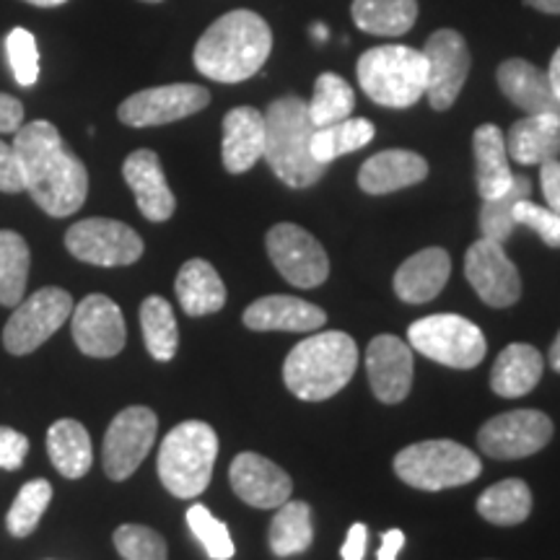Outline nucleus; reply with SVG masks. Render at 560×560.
Masks as SVG:
<instances>
[{
    "label": "nucleus",
    "instance_id": "5",
    "mask_svg": "<svg viewBox=\"0 0 560 560\" xmlns=\"http://www.w3.org/2000/svg\"><path fill=\"white\" fill-rule=\"evenodd\" d=\"M359 86L371 102L389 109H408L425 96L429 66L420 50L405 45L371 47L355 66Z\"/></svg>",
    "mask_w": 560,
    "mask_h": 560
},
{
    "label": "nucleus",
    "instance_id": "16",
    "mask_svg": "<svg viewBox=\"0 0 560 560\" xmlns=\"http://www.w3.org/2000/svg\"><path fill=\"white\" fill-rule=\"evenodd\" d=\"M465 276L475 293L493 310H506L522 296L520 270L509 260L503 244L486 240V236L467 249Z\"/></svg>",
    "mask_w": 560,
    "mask_h": 560
},
{
    "label": "nucleus",
    "instance_id": "27",
    "mask_svg": "<svg viewBox=\"0 0 560 560\" xmlns=\"http://www.w3.org/2000/svg\"><path fill=\"white\" fill-rule=\"evenodd\" d=\"M509 156L522 166H540L560 156V115H524L511 125Z\"/></svg>",
    "mask_w": 560,
    "mask_h": 560
},
{
    "label": "nucleus",
    "instance_id": "11",
    "mask_svg": "<svg viewBox=\"0 0 560 560\" xmlns=\"http://www.w3.org/2000/svg\"><path fill=\"white\" fill-rule=\"evenodd\" d=\"M156 431L159 418L151 408L136 405V408L117 412L102 446L104 472L112 480H128L140 467V462L149 457L153 441H156Z\"/></svg>",
    "mask_w": 560,
    "mask_h": 560
},
{
    "label": "nucleus",
    "instance_id": "12",
    "mask_svg": "<svg viewBox=\"0 0 560 560\" xmlns=\"http://www.w3.org/2000/svg\"><path fill=\"white\" fill-rule=\"evenodd\" d=\"M268 255L280 276L296 289H317L330 276L325 247L296 223H278L268 231Z\"/></svg>",
    "mask_w": 560,
    "mask_h": 560
},
{
    "label": "nucleus",
    "instance_id": "47",
    "mask_svg": "<svg viewBox=\"0 0 560 560\" xmlns=\"http://www.w3.org/2000/svg\"><path fill=\"white\" fill-rule=\"evenodd\" d=\"M24 122V107L16 96L0 94V132H16Z\"/></svg>",
    "mask_w": 560,
    "mask_h": 560
},
{
    "label": "nucleus",
    "instance_id": "38",
    "mask_svg": "<svg viewBox=\"0 0 560 560\" xmlns=\"http://www.w3.org/2000/svg\"><path fill=\"white\" fill-rule=\"evenodd\" d=\"M532 182L529 177H514V185L509 187L501 198L482 200L480 208V231L486 240H493L499 244H506L509 236L514 234V206L524 198H529Z\"/></svg>",
    "mask_w": 560,
    "mask_h": 560
},
{
    "label": "nucleus",
    "instance_id": "9",
    "mask_svg": "<svg viewBox=\"0 0 560 560\" xmlns=\"http://www.w3.org/2000/svg\"><path fill=\"white\" fill-rule=\"evenodd\" d=\"M70 314H73V299L68 291L55 289H39L16 304V312L5 322L3 330V346L13 355L34 353L42 342H47L55 332L66 325Z\"/></svg>",
    "mask_w": 560,
    "mask_h": 560
},
{
    "label": "nucleus",
    "instance_id": "31",
    "mask_svg": "<svg viewBox=\"0 0 560 560\" xmlns=\"http://www.w3.org/2000/svg\"><path fill=\"white\" fill-rule=\"evenodd\" d=\"M355 26L374 37H402L418 19V0H353Z\"/></svg>",
    "mask_w": 560,
    "mask_h": 560
},
{
    "label": "nucleus",
    "instance_id": "50",
    "mask_svg": "<svg viewBox=\"0 0 560 560\" xmlns=\"http://www.w3.org/2000/svg\"><path fill=\"white\" fill-rule=\"evenodd\" d=\"M548 79H550V86H552V91H556V96H558V102H560V47H558L556 55H552V60H550Z\"/></svg>",
    "mask_w": 560,
    "mask_h": 560
},
{
    "label": "nucleus",
    "instance_id": "6",
    "mask_svg": "<svg viewBox=\"0 0 560 560\" xmlns=\"http://www.w3.org/2000/svg\"><path fill=\"white\" fill-rule=\"evenodd\" d=\"M219 436L202 420H185L166 433L159 450V478L177 499H198L213 478Z\"/></svg>",
    "mask_w": 560,
    "mask_h": 560
},
{
    "label": "nucleus",
    "instance_id": "54",
    "mask_svg": "<svg viewBox=\"0 0 560 560\" xmlns=\"http://www.w3.org/2000/svg\"><path fill=\"white\" fill-rule=\"evenodd\" d=\"M312 34H314V37L325 39V37H327V30H325V26H314V30H312Z\"/></svg>",
    "mask_w": 560,
    "mask_h": 560
},
{
    "label": "nucleus",
    "instance_id": "1",
    "mask_svg": "<svg viewBox=\"0 0 560 560\" xmlns=\"http://www.w3.org/2000/svg\"><path fill=\"white\" fill-rule=\"evenodd\" d=\"M24 190L52 219L75 213L89 195V172L47 120L21 125L13 140Z\"/></svg>",
    "mask_w": 560,
    "mask_h": 560
},
{
    "label": "nucleus",
    "instance_id": "20",
    "mask_svg": "<svg viewBox=\"0 0 560 560\" xmlns=\"http://www.w3.org/2000/svg\"><path fill=\"white\" fill-rule=\"evenodd\" d=\"M122 177L128 182L132 195H136L140 213L145 219L153 223L172 219L177 200H174V192L164 177L156 153L149 149L132 151L122 164Z\"/></svg>",
    "mask_w": 560,
    "mask_h": 560
},
{
    "label": "nucleus",
    "instance_id": "19",
    "mask_svg": "<svg viewBox=\"0 0 560 560\" xmlns=\"http://www.w3.org/2000/svg\"><path fill=\"white\" fill-rule=\"evenodd\" d=\"M369 384L382 402L395 405L410 395L412 350L395 335H380L366 348Z\"/></svg>",
    "mask_w": 560,
    "mask_h": 560
},
{
    "label": "nucleus",
    "instance_id": "8",
    "mask_svg": "<svg viewBox=\"0 0 560 560\" xmlns=\"http://www.w3.org/2000/svg\"><path fill=\"white\" fill-rule=\"evenodd\" d=\"M408 340L420 355L450 369H475L488 350L480 327L459 314H431L412 322Z\"/></svg>",
    "mask_w": 560,
    "mask_h": 560
},
{
    "label": "nucleus",
    "instance_id": "17",
    "mask_svg": "<svg viewBox=\"0 0 560 560\" xmlns=\"http://www.w3.org/2000/svg\"><path fill=\"white\" fill-rule=\"evenodd\" d=\"M70 327H73L75 346L91 359H112L120 353L128 340V327H125L120 306L104 293H91L79 306H73Z\"/></svg>",
    "mask_w": 560,
    "mask_h": 560
},
{
    "label": "nucleus",
    "instance_id": "15",
    "mask_svg": "<svg viewBox=\"0 0 560 560\" xmlns=\"http://www.w3.org/2000/svg\"><path fill=\"white\" fill-rule=\"evenodd\" d=\"M425 66H429V79H425V96L436 112L452 109L457 102L467 75H470V50L459 32L439 30L433 32L423 50Z\"/></svg>",
    "mask_w": 560,
    "mask_h": 560
},
{
    "label": "nucleus",
    "instance_id": "13",
    "mask_svg": "<svg viewBox=\"0 0 560 560\" xmlns=\"http://www.w3.org/2000/svg\"><path fill=\"white\" fill-rule=\"evenodd\" d=\"M208 104V89L198 83H170V86L145 89L128 96L117 109V117L130 128H156V125H170L198 115Z\"/></svg>",
    "mask_w": 560,
    "mask_h": 560
},
{
    "label": "nucleus",
    "instance_id": "25",
    "mask_svg": "<svg viewBox=\"0 0 560 560\" xmlns=\"http://www.w3.org/2000/svg\"><path fill=\"white\" fill-rule=\"evenodd\" d=\"M452 260L441 247L420 249L395 272V293L405 304H429L444 291Z\"/></svg>",
    "mask_w": 560,
    "mask_h": 560
},
{
    "label": "nucleus",
    "instance_id": "51",
    "mask_svg": "<svg viewBox=\"0 0 560 560\" xmlns=\"http://www.w3.org/2000/svg\"><path fill=\"white\" fill-rule=\"evenodd\" d=\"M524 3L542 13H560V0H524Z\"/></svg>",
    "mask_w": 560,
    "mask_h": 560
},
{
    "label": "nucleus",
    "instance_id": "2",
    "mask_svg": "<svg viewBox=\"0 0 560 560\" xmlns=\"http://www.w3.org/2000/svg\"><path fill=\"white\" fill-rule=\"evenodd\" d=\"M272 50V32L260 13L231 11L208 26L195 45V68L210 81L242 83L260 73Z\"/></svg>",
    "mask_w": 560,
    "mask_h": 560
},
{
    "label": "nucleus",
    "instance_id": "4",
    "mask_svg": "<svg viewBox=\"0 0 560 560\" xmlns=\"http://www.w3.org/2000/svg\"><path fill=\"white\" fill-rule=\"evenodd\" d=\"M359 348L348 332H314L291 350L283 363V382L299 400L322 402L353 380Z\"/></svg>",
    "mask_w": 560,
    "mask_h": 560
},
{
    "label": "nucleus",
    "instance_id": "39",
    "mask_svg": "<svg viewBox=\"0 0 560 560\" xmlns=\"http://www.w3.org/2000/svg\"><path fill=\"white\" fill-rule=\"evenodd\" d=\"M52 501V486L47 480H30L19 490L16 501L11 503L9 514H5V527L13 537H30L42 516H45L47 506Z\"/></svg>",
    "mask_w": 560,
    "mask_h": 560
},
{
    "label": "nucleus",
    "instance_id": "55",
    "mask_svg": "<svg viewBox=\"0 0 560 560\" xmlns=\"http://www.w3.org/2000/svg\"><path fill=\"white\" fill-rule=\"evenodd\" d=\"M143 3H161V0H143Z\"/></svg>",
    "mask_w": 560,
    "mask_h": 560
},
{
    "label": "nucleus",
    "instance_id": "24",
    "mask_svg": "<svg viewBox=\"0 0 560 560\" xmlns=\"http://www.w3.org/2000/svg\"><path fill=\"white\" fill-rule=\"evenodd\" d=\"M429 177V161L420 153L392 149L371 156L359 172V187L369 195H389Z\"/></svg>",
    "mask_w": 560,
    "mask_h": 560
},
{
    "label": "nucleus",
    "instance_id": "37",
    "mask_svg": "<svg viewBox=\"0 0 560 560\" xmlns=\"http://www.w3.org/2000/svg\"><path fill=\"white\" fill-rule=\"evenodd\" d=\"M306 107H310L314 128H327V125L348 120L355 107V94L338 73H322L314 83V96L312 102H306Z\"/></svg>",
    "mask_w": 560,
    "mask_h": 560
},
{
    "label": "nucleus",
    "instance_id": "21",
    "mask_svg": "<svg viewBox=\"0 0 560 560\" xmlns=\"http://www.w3.org/2000/svg\"><path fill=\"white\" fill-rule=\"evenodd\" d=\"M325 310H319V306H314L304 299L285 296V293H276V296L255 301L244 312V325L257 332H317L325 327Z\"/></svg>",
    "mask_w": 560,
    "mask_h": 560
},
{
    "label": "nucleus",
    "instance_id": "48",
    "mask_svg": "<svg viewBox=\"0 0 560 560\" xmlns=\"http://www.w3.org/2000/svg\"><path fill=\"white\" fill-rule=\"evenodd\" d=\"M366 542H369V529L366 524H353L348 529L346 545H342V560H363L366 558Z\"/></svg>",
    "mask_w": 560,
    "mask_h": 560
},
{
    "label": "nucleus",
    "instance_id": "22",
    "mask_svg": "<svg viewBox=\"0 0 560 560\" xmlns=\"http://www.w3.org/2000/svg\"><path fill=\"white\" fill-rule=\"evenodd\" d=\"M499 86L503 96L524 109V115H560V102L545 70L535 62L511 58L499 66Z\"/></svg>",
    "mask_w": 560,
    "mask_h": 560
},
{
    "label": "nucleus",
    "instance_id": "41",
    "mask_svg": "<svg viewBox=\"0 0 560 560\" xmlns=\"http://www.w3.org/2000/svg\"><path fill=\"white\" fill-rule=\"evenodd\" d=\"M115 548L125 560H170L164 537L143 524H122L115 532Z\"/></svg>",
    "mask_w": 560,
    "mask_h": 560
},
{
    "label": "nucleus",
    "instance_id": "32",
    "mask_svg": "<svg viewBox=\"0 0 560 560\" xmlns=\"http://www.w3.org/2000/svg\"><path fill=\"white\" fill-rule=\"evenodd\" d=\"M314 540V524H312V509L306 501H285L278 506L276 516L270 522V550L278 558H291L299 552L310 550Z\"/></svg>",
    "mask_w": 560,
    "mask_h": 560
},
{
    "label": "nucleus",
    "instance_id": "14",
    "mask_svg": "<svg viewBox=\"0 0 560 560\" xmlns=\"http://www.w3.org/2000/svg\"><path fill=\"white\" fill-rule=\"evenodd\" d=\"M552 420L540 410H511L490 418L478 433L482 454L493 459H522L550 444Z\"/></svg>",
    "mask_w": 560,
    "mask_h": 560
},
{
    "label": "nucleus",
    "instance_id": "46",
    "mask_svg": "<svg viewBox=\"0 0 560 560\" xmlns=\"http://www.w3.org/2000/svg\"><path fill=\"white\" fill-rule=\"evenodd\" d=\"M540 185H542V195L545 202H548L550 210H556L560 215V161H545L540 164Z\"/></svg>",
    "mask_w": 560,
    "mask_h": 560
},
{
    "label": "nucleus",
    "instance_id": "30",
    "mask_svg": "<svg viewBox=\"0 0 560 560\" xmlns=\"http://www.w3.org/2000/svg\"><path fill=\"white\" fill-rule=\"evenodd\" d=\"M47 452L62 478L79 480L91 470L94 450H91V436L79 420L62 418L55 420L47 431Z\"/></svg>",
    "mask_w": 560,
    "mask_h": 560
},
{
    "label": "nucleus",
    "instance_id": "42",
    "mask_svg": "<svg viewBox=\"0 0 560 560\" xmlns=\"http://www.w3.org/2000/svg\"><path fill=\"white\" fill-rule=\"evenodd\" d=\"M5 55H9L19 86H34L39 79V50L34 34L30 30H21V26L13 30L5 37Z\"/></svg>",
    "mask_w": 560,
    "mask_h": 560
},
{
    "label": "nucleus",
    "instance_id": "18",
    "mask_svg": "<svg viewBox=\"0 0 560 560\" xmlns=\"http://www.w3.org/2000/svg\"><path fill=\"white\" fill-rule=\"evenodd\" d=\"M229 480L234 493L255 509H278L291 499L293 482L276 462L255 452H244L231 462Z\"/></svg>",
    "mask_w": 560,
    "mask_h": 560
},
{
    "label": "nucleus",
    "instance_id": "23",
    "mask_svg": "<svg viewBox=\"0 0 560 560\" xmlns=\"http://www.w3.org/2000/svg\"><path fill=\"white\" fill-rule=\"evenodd\" d=\"M265 153V115L255 107H236L223 117V166L229 174L249 172Z\"/></svg>",
    "mask_w": 560,
    "mask_h": 560
},
{
    "label": "nucleus",
    "instance_id": "34",
    "mask_svg": "<svg viewBox=\"0 0 560 560\" xmlns=\"http://www.w3.org/2000/svg\"><path fill=\"white\" fill-rule=\"evenodd\" d=\"M140 327H143V340L151 359L172 361L177 355V317H174L172 304L164 296H149L140 304Z\"/></svg>",
    "mask_w": 560,
    "mask_h": 560
},
{
    "label": "nucleus",
    "instance_id": "43",
    "mask_svg": "<svg viewBox=\"0 0 560 560\" xmlns=\"http://www.w3.org/2000/svg\"><path fill=\"white\" fill-rule=\"evenodd\" d=\"M514 221L516 226L535 231L548 247L560 249V215L556 210L535 206L529 198H524L514 206Z\"/></svg>",
    "mask_w": 560,
    "mask_h": 560
},
{
    "label": "nucleus",
    "instance_id": "10",
    "mask_svg": "<svg viewBox=\"0 0 560 560\" xmlns=\"http://www.w3.org/2000/svg\"><path fill=\"white\" fill-rule=\"evenodd\" d=\"M66 247L75 260L100 265V268H122L143 255V240L128 223L112 219H86L73 223L66 234Z\"/></svg>",
    "mask_w": 560,
    "mask_h": 560
},
{
    "label": "nucleus",
    "instance_id": "7",
    "mask_svg": "<svg viewBox=\"0 0 560 560\" xmlns=\"http://www.w3.org/2000/svg\"><path fill=\"white\" fill-rule=\"evenodd\" d=\"M395 472L410 488L446 490L472 482L482 472V462L457 441L431 439L405 446L395 457Z\"/></svg>",
    "mask_w": 560,
    "mask_h": 560
},
{
    "label": "nucleus",
    "instance_id": "3",
    "mask_svg": "<svg viewBox=\"0 0 560 560\" xmlns=\"http://www.w3.org/2000/svg\"><path fill=\"white\" fill-rule=\"evenodd\" d=\"M314 125L301 96H280L265 112V153L270 170L293 190L317 185L327 166L312 156Z\"/></svg>",
    "mask_w": 560,
    "mask_h": 560
},
{
    "label": "nucleus",
    "instance_id": "49",
    "mask_svg": "<svg viewBox=\"0 0 560 560\" xmlns=\"http://www.w3.org/2000/svg\"><path fill=\"white\" fill-rule=\"evenodd\" d=\"M405 545L402 529H389L382 535V548L376 552V560H397Z\"/></svg>",
    "mask_w": 560,
    "mask_h": 560
},
{
    "label": "nucleus",
    "instance_id": "53",
    "mask_svg": "<svg viewBox=\"0 0 560 560\" xmlns=\"http://www.w3.org/2000/svg\"><path fill=\"white\" fill-rule=\"evenodd\" d=\"M26 3H32V5H42V9H55V5L68 3V0H26Z\"/></svg>",
    "mask_w": 560,
    "mask_h": 560
},
{
    "label": "nucleus",
    "instance_id": "33",
    "mask_svg": "<svg viewBox=\"0 0 560 560\" xmlns=\"http://www.w3.org/2000/svg\"><path fill=\"white\" fill-rule=\"evenodd\" d=\"M478 514L499 527L522 524L532 514V490L520 478L495 482L478 499Z\"/></svg>",
    "mask_w": 560,
    "mask_h": 560
},
{
    "label": "nucleus",
    "instance_id": "40",
    "mask_svg": "<svg viewBox=\"0 0 560 560\" xmlns=\"http://www.w3.org/2000/svg\"><path fill=\"white\" fill-rule=\"evenodd\" d=\"M187 524H190L192 535L198 537V542L206 548L208 558L213 560H231L234 558V540H231L229 527L221 520H215L213 514L200 503H195L187 511Z\"/></svg>",
    "mask_w": 560,
    "mask_h": 560
},
{
    "label": "nucleus",
    "instance_id": "28",
    "mask_svg": "<svg viewBox=\"0 0 560 560\" xmlns=\"http://www.w3.org/2000/svg\"><path fill=\"white\" fill-rule=\"evenodd\" d=\"M545 359L537 348L527 342H511L509 348L501 350V355L490 371V387L499 397L514 400V397L529 395L542 380Z\"/></svg>",
    "mask_w": 560,
    "mask_h": 560
},
{
    "label": "nucleus",
    "instance_id": "26",
    "mask_svg": "<svg viewBox=\"0 0 560 560\" xmlns=\"http://www.w3.org/2000/svg\"><path fill=\"white\" fill-rule=\"evenodd\" d=\"M475 151V179L482 200L501 198L514 185L516 174L509 166V149L503 132L495 125H480L472 136Z\"/></svg>",
    "mask_w": 560,
    "mask_h": 560
},
{
    "label": "nucleus",
    "instance_id": "52",
    "mask_svg": "<svg viewBox=\"0 0 560 560\" xmlns=\"http://www.w3.org/2000/svg\"><path fill=\"white\" fill-rule=\"evenodd\" d=\"M548 361H550L552 371H558V374H560V332H558L556 342H552V348H550V355H548Z\"/></svg>",
    "mask_w": 560,
    "mask_h": 560
},
{
    "label": "nucleus",
    "instance_id": "44",
    "mask_svg": "<svg viewBox=\"0 0 560 560\" xmlns=\"http://www.w3.org/2000/svg\"><path fill=\"white\" fill-rule=\"evenodd\" d=\"M30 452V439L13 429H0V470H19Z\"/></svg>",
    "mask_w": 560,
    "mask_h": 560
},
{
    "label": "nucleus",
    "instance_id": "35",
    "mask_svg": "<svg viewBox=\"0 0 560 560\" xmlns=\"http://www.w3.org/2000/svg\"><path fill=\"white\" fill-rule=\"evenodd\" d=\"M374 138V125L369 120H340L335 125H327V128H317L312 136V156L319 161V164L330 166L335 159L348 156V153L363 149V145L371 143Z\"/></svg>",
    "mask_w": 560,
    "mask_h": 560
},
{
    "label": "nucleus",
    "instance_id": "45",
    "mask_svg": "<svg viewBox=\"0 0 560 560\" xmlns=\"http://www.w3.org/2000/svg\"><path fill=\"white\" fill-rule=\"evenodd\" d=\"M24 190V177H21V166L13 151V143L0 140V192H21Z\"/></svg>",
    "mask_w": 560,
    "mask_h": 560
},
{
    "label": "nucleus",
    "instance_id": "36",
    "mask_svg": "<svg viewBox=\"0 0 560 560\" xmlns=\"http://www.w3.org/2000/svg\"><path fill=\"white\" fill-rule=\"evenodd\" d=\"M30 244L16 231H0V304L16 306L30 280Z\"/></svg>",
    "mask_w": 560,
    "mask_h": 560
},
{
    "label": "nucleus",
    "instance_id": "29",
    "mask_svg": "<svg viewBox=\"0 0 560 560\" xmlns=\"http://www.w3.org/2000/svg\"><path fill=\"white\" fill-rule=\"evenodd\" d=\"M174 289H177L179 306L190 317L221 312L226 304V285H223L213 265L206 260H190L182 265Z\"/></svg>",
    "mask_w": 560,
    "mask_h": 560
}]
</instances>
